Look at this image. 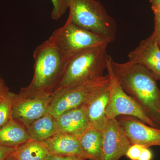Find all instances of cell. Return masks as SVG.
Returning <instances> with one entry per match:
<instances>
[{"instance_id": "1", "label": "cell", "mask_w": 160, "mask_h": 160, "mask_svg": "<svg viewBox=\"0 0 160 160\" xmlns=\"http://www.w3.org/2000/svg\"><path fill=\"white\" fill-rule=\"evenodd\" d=\"M109 64L120 86L133 98L160 128V90L152 73L139 64L118 63L109 58Z\"/></svg>"}, {"instance_id": "2", "label": "cell", "mask_w": 160, "mask_h": 160, "mask_svg": "<svg viewBox=\"0 0 160 160\" xmlns=\"http://www.w3.org/2000/svg\"><path fill=\"white\" fill-rule=\"evenodd\" d=\"M107 46L105 45L84 49L66 58L62 73L53 92L104 75L110 57L107 53Z\"/></svg>"}, {"instance_id": "3", "label": "cell", "mask_w": 160, "mask_h": 160, "mask_svg": "<svg viewBox=\"0 0 160 160\" xmlns=\"http://www.w3.org/2000/svg\"><path fill=\"white\" fill-rule=\"evenodd\" d=\"M34 74L24 89L31 92H46L52 94L62 73L66 58L49 39L35 49Z\"/></svg>"}, {"instance_id": "4", "label": "cell", "mask_w": 160, "mask_h": 160, "mask_svg": "<svg viewBox=\"0 0 160 160\" xmlns=\"http://www.w3.org/2000/svg\"><path fill=\"white\" fill-rule=\"evenodd\" d=\"M68 18L76 25L106 38L112 42L117 25L98 0H67Z\"/></svg>"}, {"instance_id": "5", "label": "cell", "mask_w": 160, "mask_h": 160, "mask_svg": "<svg viewBox=\"0 0 160 160\" xmlns=\"http://www.w3.org/2000/svg\"><path fill=\"white\" fill-rule=\"evenodd\" d=\"M109 75H103L81 85L61 89L52 94L49 113L56 119L66 112L84 106L109 86Z\"/></svg>"}, {"instance_id": "6", "label": "cell", "mask_w": 160, "mask_h": 160, "mask_svg": "<svg viewBox=\"0 0 160 160\" xmlns=\"http://www.w3.org/2000/svg\"><path fill=\"white\" fill-rule=\"evenodd\" d=\"M49 39L66 58L84 49L111 43L106 38L76 25L68 18L62 26L52 32Z\"/></svg>"}, {"instance_id": "7", "label": "cell", "mask_w": 160, "mask_h": 160, "mask_svg": "<svg viewBox=\"0 0 160 160\" xmlns=\"http://www.w3.org/2000/svg\"><path fill=\"white\" fill-rule=\"evenodd\" d=\"M106 69L109 81V99L106 110L108 119H117L120 116H127L137 118L149 126L159 128L140 104L127 94L120 86L112 71L109 61Z\"/></svg>"}, {"instance_id": "8", "label": "cell", "mask_w": 160, "mask_h": 160, "mask_svg": "<svg viewBox=\"0 0 160 160\" xmlns=\"http://www.w3.org/2000/svg\"><path fill=\"white\" fill-rule=\"evenodd\" d=\"M52 94L46 92H31L21 88L15 93L12 106V118L26 128L49 113Z\"/></svg>"}, {"instance_id": "9", "label": "cell", "mask_w": 160, "mask_h": 160, "mask_svg": "<svg viewBox=\"0 0 160 160\" xmlns=\"http://www.w3.org/2000/svg\"><path fill=\"white\" fill-rule=\"evenodd\" d=\"M131 145L117 119H109L103 132L101 160H119Z\"/></svg>"}, {"instance_id": "10", "label": "cell", "mask_w": 160, "mask_h": 160, "mask_svg": "<svg viewBox=\"0 0 160 160\" xmlns=\"http://www.w3.org/2000/svg\"><path fill=\"white\" fill-rule=\"evenodd\" d=\"M118 117L117 119L131 145L138 144L146 148L160 146V128L152 127L132 117Z\"/></svg>"}, {"instance_id": "11", "label": "cell", "mask_w": 160, "mask_h": 160, "mask_svg": "<svg viewBox=\"0 0 160 160\" xmlns=\"http://www.w3.org/2000/svg\"><path fill=\"white\" fill-rule=\"evenodd\" d=\"M128 56L129 61L145 67L157 81L160 80V48L152 36L141 41Z\"/></svg>"}, {"instance_id": "12", "label": "cell", "mask_w": 160, "mask_h": 160, "mask_svg": "<svg viewBox=\"0 0 160 160\" xmlns=\"http://www.w3.org/2000/svg\"><path fill=\"white\" fill-rule=\"evenodd\" d=\"M109 86L96 95L84 106L90 127L103 132L109 122L106 110L109 102Z\"/></svg>"}, {"instance_id": "13", "label": "cell", "mask_w": 160, "mask_h": 160, "mask_svg": "<svg viewBox=\"0 0 160 160\" xmlns=\"http://www.w3.org/2000/svg\"><path fill=\"white\" fill-rule=\"evenodd\" d=\"M56 121L59 132L78 138L90 127L84 106L66 112Z\"/></svg>"}, {"instance_id": "14", "label": "cell", "mask_w": 160, "mask_h": 160, "mask_svg": "<svg viewBox=\"0 0 160 160\" xmlns=\"http://www.w3.org/2000/svg\"><path fill=\"white\" fill-rule=\"evenodd\" d=\"M43 142L52 155L78 156L86 159L81 150L78 138L76 137L58 132Z\"/></svg>"}, {"instance_id": "15", "label": "cell", "mask_w": 160, "mask_h": 160, "mask_svg": "<svg viewBox=\"0 0 160 160\" xmlns=\"http://www.w3.org/2000/svg\"><path fill=\"white\" fill-rule=\"evenodd\" d=\"M30 140L43 142L58 133L56 119L47 113L26 127Z\"/></svg>"}, {"instance_id": "16", "label": "cell", "mask_w": 160, "mask_h": 160, "mask_svg": "<svg viewBox=\"0 0 160 160\" xmlns=\"http://www.w3.org/2000/svg\"><path fill=\"white\" fill-rule=\"evenodd\" d=\"M103 132L90 127L78 138L86 159L101 160Z\"/></svg>"}, {"instance_id": "17", "label": "cell", "mask_w": 160, "mask_h": 160, "mask_svg": "<svg viewBox=\"0 0 160 160\" xmlns=\"http://www.w3.org/2000/svg\"><path fill=\"white\" fill-rule=\"evenodd\" d=\"M26 128L12 119L0 128V145L16 148L30 140Z\"/></svg>"}, {"instance_id": "18", "label": "cell", "mask_w": 160, "mask_h": 160, "mask_svg": "<svg viewBox=\"0 0 160 160\" xmlns=\"http://www.w3.org/2000/svg\"><path fill=\"white\" fill-rule=\"evenodd\" d=\"M51 155L44 142L32 140L18 146L12 154L14 160H47Z\"/></svg>"}, {"instance_id": "19", "label": "cell", "mask_w": 160, "mask_h": 160, "mask_svg": "<svg viewBox=\"0 0 160 160\" xmlns=\"http://www.w3.org/2000/svg\"><path fill=\"white\" fill-rule=\"evenodd\" d=\"M14 93L9 92L7 97L0 102V128L12 119V106Z\"/></svg>"}, {"instance_id": "20", "label": "cell", "mask_w": 160, "mask_h": 160, "mask_svg": "<svg viewBox=\"0 0 160 160\" xmlns=\"http://www.w3.org/2000/svg\"><path fill=\"white\" fill-rule=\"evenodd\" d=\"M52 5L51 18L53 20H57L62 18L68 9L67 0H51Z\"/></svg>"}, {"instance_id": "21", "label": "cell", "mask_w": 160, "mask_h": 160, "mask_svg": "<svg viewBox=\"0 0 160 160\" xmlns=\"http://www.w3.org/2000/svg\"><path fill=\"white\" fill-rule=\"evenodd\" d=\"M154 15V31L151 35L160 45V4L157 6H152Z\"/></svg>"}, {"instance_id": "22", "label": "cell", "mask_w": 160, "mask_h": 160, "mask_svg": "<svg viewBox=\"0 0 160 160\" xmlns=\"http://www.w3.org/2000/svg\"><path fill=\"white\" fill-rule=\"evenodd\" d=\"M144 147L138 144H132L127 150L126 156L130 160H138Z\"/></svg>"}, {"instance_id": "23", "label": "cell", "mask_w": 160, "mask_h": 160, "mask_svg": "<svg viewBox=\"0 0 160 160\" xmlns=\"http://www.w3.org/2000/svg\"><path fill=\"white\" fill-rule=\"evenodd\" d=\"M16 148H10L0 145V160L7 159L11 155Z\"/></svg>"}, {"instance_id": "24", "label": "cell", "mask_w": 160, "mask_h": 160, "mask_svg": "<svg viewBox=\"0 0 160 160\" xmlns=\"http://www.w3.org/2000/svg\"><path fill=\"white\" fill-rule=\"evenodd\" d=\"M47 160H86L78 156H63L52 155Z\"/></svg>"}, {"instance_id": "25", "label": "cell", "mask_w": 160, "mask_h": 160, "mask_svg": "<svg viewBox=\"0 0 160 160\" xmlns=\"http://www.w3.org/2000/svg\"><path fill=\"white\" fill-rule=\"evenodd\" d=\"M9 92V88L6 86L4 80L0 76V102L4 99Z\"/></svg>"}, {"instance_id": "26", "label": "cell", "mask_w": 160, "mask_h": 160, "mask_svg": "<svg viewBox=\"0 0 160 160\" xmlns=\"http://www.w3.org/2000/svg\"><path fill=\"white\" fill-rule=\"evenodd\" d=\"M152 154L151 150L149 148L144 147L138 160H152Z\"/></svg>"}, {"instance_id": "27", "label": "cell", "mask_w": 160, "mask_h": 160, "mask_svg": "<svg viewBox=\"0 0 160 160\" xmlns=\"http://www.w3.org/2000/svg\"><path fill=\"white\" fill-rule=\"evenodd\" d=\"M152 6H157L160 4V0H150Z\"/></svg>"}, {"instance_id": "28", "label": "cell", "mask_w": 160, "mask_h": 160, "mask_svg": "<svg viewBox=\"0 0 160 160\" xmlns=\"http://www.w3.org/2000/svg\"><path fill=\"white\" fill-rule=\"evenodd\" d=\"M6 160H14V159H13V158L12 157L11 154V155L10 156H9V157Z\"/></svg>"}, {"instance_id": "29", "label": "cell", "mask_w": 160, "mask_h": 160, "mask_svg": "<svg viewBox=\"0 0 160 160\" xmlns=\"http://www.w3.org/2000/svg\"><path fill=\"white\" fill-rule=\"evenodd\" d=\"M159 47H160V45H159Z\"/></svg>"}]
</instances>
